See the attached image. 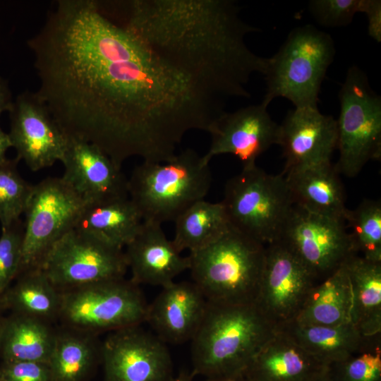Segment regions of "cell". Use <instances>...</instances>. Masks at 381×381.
<instances>
[{"label":"cell","mask_w":381,"mask_h":381,"mask_svg":"<svg viewBox=\"0 0 381 381\" xmlns=\"http://www.w3.org/2000/svg\"><path fill=\"white\" fill-rule=\"evenodd\" d=\"M294 205L344 222L348 213L339 172L331 162L282 173Z\"/></svg>","instance_id":"cell-22"},{"label":"cell","mask_w":381,"mask_h":381,"mask_svg":"<svg viewBox=\"0 0 381 381\" xmlns=\"http://www.w3.org/2000/svg\"><path fill=\"white\" fill-rule=\"evenodd\" d=\"M143 222L138 209L127 197L87 203L74 229L123 249L138 234Z\"/></svg>","instance_id":"cell-24"},{"label":"cell","mask_w":381,"mask_h":381,"mask_svg":"<svg viewBox=\"0 0 381 381\" xmlns=\"http://www.w3.org/2000/svg\"><path fill=\"white\" fill-rule=\"evenodd\" d=\"M364 4L365 0H310L308 8L321 26L338 28L349 25Z\"/></svg>","instance_id":"cell-35"},{"label":"cell","mask_w":381,"mask_h":381,"mask_svg":"<svg viewBox=\"0 0 381 381\" xmlns=\"http://www.w3.org/2000/svg\"><path fill=\"white\" fill-rule=\"evenodd\" d=\"M0 374L6 381H52L48 363L3 362Z\"/></svg>","instance_id":"cell-36"},{"label":"cell","mask_w":381,"mask_h":381,"mask_svg":"<svg viewBox=\"0 0 381 381\" xmlns=\"http://www.w3.org/2000/svg\"><path fill=\"white\" fill-rule=\"evenodd\" d=\"M96 348L91 339L80 333L56 334L49 361L52 381H82L92 369Z\"/></svg>","instance_id":"cell-30"},{"label":"cell","mask_w":381,"mask_h":381,"mask_svg":"<svg viewBox=\"0 0 381 381\" xmlns=\"http://www.w3.org/2000/svg\"><path fill=\"white\" fill-rule=\"evenodd\" d=\"M325 365L341 361L374 344L381 335H363L353 323L339 325H303L292 321L277 327Z\"/></svg>","instance_id":"cell-23"},{"label":"cell","mask_w":381,"mask_h":381,"mask_svg":"<svg viewBox=\"0 0 381 381\" xmlns=\"http://www.w3.org/2000/svg\"><path fill=\"white\" fill-rule=\"evenodd\" d=\"M345 265L352 291V322L365 337L381 335V262L354 254Z\"/></svg>","instance_id":"cell-26"},{"label":"cell","mask_w":381,"mask_h":381,"mask_svg":"<svg viewBox=\"0 0 381 381\" xmlns=\"http://www.w3.org/2000/svg\"><path fill=\"white\" fill-rule=\"evenodd\" d=\"M8 113V134L19 161L37 171L62 160L68 137L36 92L26 90L19 94Z\"/></svg>","instance_id":"cell-14"},{"label":"cell","mask_w":381,"mask_h":381,"mask_svg":"<svg viewBox=\"0 0 381 381\" xmlns=\"http://www.w3.org/2000/svg\"><path fill=\"white\" fill-rule=\"evenodd\" d=\"M19 160L7 159L0 164V223L6 228L20 219L33 185L19 174Z\"/></svg>","instance_id":"cell-32"},{"label":"cell","mask_w":381,"mask_h":381,"mask_svg":"<svg viewBox=\"0 0 381 381\" xmlns=\"http://www.w3.org/2000/svg\"><path fill=\"white\" fill-rule=\"evenodd\" d=\"M0 381H6L0 374Z\"/></svg>","instance_id":"cell-44"},{"label":"cell","mask_w":381,"mask_h":381,"mask_svg":"<svg viewBox=\"0 0 381 381\" xmlns=\"http://www.w3.org/2000/svg\"><path fill=\"white\" fill-rule=\"evenodd\" d=\"M212 183L208 164L192 149L164 162L143 161L128 179V197L143 220L162 224L205 199Z\"/></svg>","instance_id":"cell-5"},{"label":"cell","mask_w":381,"mask_h":381,"mask_svg":"<svg viewBox=\"0 0 381 381\" xmlns=\"http://www.w3.org/2000/svg\"><path fill=\"white\" fill-rule=\"evenodd\" d=\"M332 381H381V342L327 365Z\"/></svg>","instance_id":"cell-33"},{"label":"cell","mask_w":381,"mask_h":381,"mask_svg":"<svg viewBox=\"0 0 381 381\" xmlns=\"http://www.w3.org/2000/svg\"><path fill=\"white\" fill-rule=\"evenodd\" d=\"M275 330L255 302L229 305L207 301L190 341L193 373L210 378L244 373Z\"/></svg>","instance_id":"cell-3"},{"label":"cell","mask_w":381,"mask_h":381,"mask_svg":"<svg viewBox=\"0 0 381 381\" xmlns=\"http://www.w3.org/2000/svg\"><path fill=\"white\" fill-rule=\"evenodd\" d=\"M39 267L59 290L124 277L122 248L73 229L49 250Z\"/></svg>","instance_id":"cell-11"},{"label":"cell","mask_w":381,"mask_h":381,"mask_svg":"<svg viewBox=\"0 0 381 381\" xmlns=\"http://www.w3.org/2000/svg\"><path fill=\"white\" fill-rule=\"evenodd\" d=\"M327 366L276 328L244 371L250 381H310Z\"/></svg>","instance_id":"cell-21"},{"label":"cell","mask_w":381,"mask_h":381,"mask_svg":"<svg viewBox=\"0 0 381 381\" xmlns=\"http://www.w3.org/2000/svg\"><path fill=\"white\" fill-rule=\"evenodd\" d=\"M36 92L68 138L120 168L132 157L164 162L205 126L210 97L109 18L96 0H58L28 41Z\"/></svg>","instance_id":"cell-1"},{"label":"cell","mask_w":381,"mask_h":381,"mask_svg":"<svg viewBox=\"0 0 381 381\" xmlns=\"http://www.w3.org/2000/svg\"><path fill=\"white\" fill-rule=\"evenodd\" d=\"M10 147H12V143L9 134L3 130L0 125V164L8 159L6 152Z\"/></svg>","instance_id":"cell-39"},{"label":"cell","mask_w":381,"mask_h":381,"mask_svg":"<svg viewBox=\"0 0 381 381\" xmlns=\"http://www.w3.org/2000/svg\"><path fill=\"white\" fill-rule=\"evenodd\" d=\"M24 225L21 219L2 228L0 236V296L20 272Z\"/></svg>","instance_id":"cell-34"},{"label":"cell","mask_w":381,"mask_h":381,"mask_svg":"<svg viewBox=\"0 0 381 381\" xmlns=\"http://www.w3.org/2000/svg\"><path fill=\"white\" fill-rule=\"evenodd\" d=\"M265 250L266 246L231 226L212 243L189 253L192 282L210 303H254Z\"/></svg>","instance_id":"cell-4"},{"label":"cell","mask_w":381,"mask_h":381,"mask_svg":"<svg viewBox=\"0 0 381 381\" xmlns=\"http://www.w3.org/2000/svg\"><path fill=\"white\" fill-rule=\"evenodd\" d=\"M279 129V124L262 102L234 112L225 111L208 131L211 143L202 159L209 164L217 155L231 154L241 161L243 167L255 165L260 155L277 144Z\"/></svg>","instance_id":"cell-16"},{"label":"cell","mask_w":381,"mask_h":381,"mask_svg":"<svg viewBox=\"0 0 381 381\" xmlns=\"http://www.w3.org/2000/svg\"><path fill=\"white\" fill-rule=\"evenodd\" d=\"M174 222L175 233L171 241L180 252L200 250L217 241L231 227L222 203L205 199L190 205Z\"/></svg>","instance_id":"cell-29"},{"label":"cell","mask_w":381,"mask_h":381,"mask_svg":"<svg viewBox=\"0 0 381 381\" xmlns=\"http://www.w3.org/2000/svg\"><path fill=\"white\" fill-rule=\"evenodd\" d=\"M339 158L334 166L339 174L354 177L370 160H380L381 97L370 87L365 73L352 66L339 92Z\"/></svg>","instance_id":"cell-8"},{"label":"cell","mask_w":381,"mask_h":381,"mask_svg":"<svg viewBox=\"0 0 381 381\" xmlns=\"http://www.w3.org/2000/svg\"><path fill=\"white\" fill-rule=\"evenodd\" d=\"M277 145L285 159L284 173L331 162L337 148V120L318 108H294L279 124Z\"/></svg>","instance_id":"cell-17"},{"label":"cell","mask_w":381,"mask_h":381,"mask_svg":"<svg viewBox=\"0 0 381 381\" xmlns=\"http://www.w3.org/2000/svg\"><path fill=\"white\" fill-rule=\"evenodd\" d=\"M131 280L138 284L164 287L189 269V259L183 256L162 224L143 221L140 231L124 251Z\"/></svg>","instance_id":"cell-20"},{"label":"cell","mask_w":381,"mask_h":381,"mask_svg":"<svg viewBox=\"0 0 381 381\" xmlns=\"http://www.w3.org/2000/svg\"><path fill=\"white\" fill-rule=\"evenodd\" d=\"M221 202L234 229L265 246L278 241L294 207L284 175L256 164L226 181Z\"/></svg>","instance_id":"cell-7"},{"label":"cell","mask_w":381,"mask_h":381,"mask_svg":"<svg viewBox=\"0 0 381 381\" xmlns=\"http://www.w3.org/2000/svg\"><path fill=\"white\" fill-rule=\"evenodd\" d=\"M106 381H172L167 344L140 325L115 331L101 347Z\"/></svg>","instance_id":"cell-13"},{"label":"cell","mask_w":381,"mask_h":381,"mask_svg":"<svg viewBox=\"0 0 381 381\" xmlns=\"http://www.w3.org/2000/svg\"><path fill=\"white\" fill-rule=\"evenodd\" d=\"M363 13L368 20V32L377 42H381V1L365 0Z\"/></svg>","instance_id":"cell-37"},{"label":"cell","mask_w":381,"mask_h":381,"mask_svg":"<svg viewBox=\"0 0 381 381\" xmlns=\"http://www.w3.org/2000/svg\"><path fill=\"white\" fill-rule=\"evenodd\" d=\"M346 226L357 254L381 262V202L365 199L354 210H348Z\"/></svg>","instance_id":"cell-31"},{"label":"cell","mask_w":381,"mask_h":381,"mask_svg":"<svg viewBox=\"0 0 381 381\" xmlns=\"http://www.w3.org/2000/svg\"><path fill=\"white\" fill-rule=\"evenodd\" d=\"M13 102V99L8 83L0 76V115L4 111H8Z\"/></svg>","instance_id":"cell-38"},{"label":"cell","mask_w":381,"mask_h":381,"mask_svg":"<svg viewBox=\"0 0 381 381\" xmlns=\"http://www.w3.org/2000/svg\"><path fill=\"white\" fill-rule=\"evenodd\" d=\"M87 204L62 177H47L33 185L23 212L24 236L19 274L39 266L52 246L74 229Z\"/></svg>","instance_id":"cell-10"},{"label":"cell","mask_w":381,"mask_h":381,"mask_svg":"<svg viewBox=\"0 0 381 381\" xmlns=\"http://www.w3.org/2000/svg\"><path fill=\"white\" fill-rule=\"evenodd\" d=\"M326 370L323 373L311 380L310 381H332L328 377Z\"/></svg>","instance_id":"cell-42"},{"label":"cell","mask_w":381,"mask_h":381,"mask_svg":"<svg viewBox=\"0 0 381 381\" xmlns=\"http://www.w3.org/2000/svg\"><path fill=\"white\" fill-rule=\"evenodd\" d=\"M61 291L59 315L80 332L115 331L145 322L148 303L124 277Z\"/></svg>","instance_id":"cell-9"},{"label":"cell","mask_w":381,"mask_h":381,"mask_svg":"<svg viewBox=\"0 0 381 381\" xmlns=\"http://www.w3.org/2000/svg\"><path fill=\"white\" fill-rule=\"evenodd\" d=\"M318 283L281 243L266 246L255 303L277 327L296 320Z\"/></svg>","instance_id":"cell-15"},{"label":"cell","mask_w":381,"mask_h":381,"mask_svg":"<svg viewBox=\"0 0 381 381\" xmlns=\"http://www.w3.org/2000/svg\"><path fill=\"white\" fill-rule=\"evenodd\" d=\"M277 241L299 260L317 283L357 254L344 222L294 205Z\"/></svg>","instance_id":"cell-12"},{"label":"cell","mask_w":381,"mask_h":381,"mask_svg":"<svg viewBox=\"0 0 381 381\" xmlns=\"http://www.w3.org/2000/svg\"><path fill=\"white\" fill-rule=\"evenodd\" d=\"M62 179L87 203L128 197V179L96 145L68 138Z\"/></svg>","instance_id":"cell-18"},{"label":"cell","mask_w":381,"mask_h":381,"mask_svg":"<svg viewBox=\"0 0 381 381\" xmlns=\"http://www.w3.org/2000/svg\"><path fill=\"white\" fill-rule=\"evenodd\" d=\"M335 53L329 34L312 25L293 29L268 58L262 103L268 107L274 99L284 97L295 108H318L321 85Z\"/></svg>","instance_id":"cell-6"},{"label":"cell","mask_w":381,"mask_h":381,"mask_svg":"<svg viewBox=\"0 0 381 381\" xmlns=\"http://www.w3.org/2000/svg\"><path fill=\"white\" fill-rule=\"evenodd\" d=\"M102 11L161 60L223 100L250 97L246 86L265 75L268 58L247 46L259 29L231 0L99 1Z\"/></svg>","instance_id":"cell-2"},{"label":"cell","mask_w":381,"mask_h":381,"mask_svg":"<svg viewBox=\"0 0 381 381\" xmlns=\"http://www.w3.org/2000/svg\"><path fill=\"white\" fill-rule=\"evenodd\" d=\"M16 279L1 296L4 310L47 322L59 317L61 291L39 267L24 270Z\"/></svg>","instance_id":"cell-28"},{"label":"cell","mask_w":381,"mask_h":381,"mask_svg":"<svg viewBox=\"0 0 381 381\" xmlns=\"http://www.w3.org/2000/svg\"><path fill=\"white\" fill-rule=\"evenodd\" d=\"M3 310H4V308H3V306H2V304H1V296H0V325H1V320H2L3 318H4V317L1 316V313H2Z\"/></svg>","instance_id":"cell-43"},{"label":"cell","mask_w":381,"mask_h":381,"mask_svg":"<svg viewBox=\"0 0 381 381\" xmlns=\"http://www.w3.org/2000/svg\"><path fill=\"white\" fill-rule=\"evenodd\" d=\"M207 306V300L193 282H174L148 304L145 322L164 343L181 344L191 341Z\"/></svg>","instance_id":"cell-19"},{"label":"cell","mask_w":381,"mask_h":381,"mask_svg":"<svg viewBox=\"0 0 381 381\" xmlns=\"http://www.w3.org/2000/svg\"><path fill=\"white\" fill-rule=\"evenodd\" d=\"M55 339L47 322L11 313L0 325V356L3 362L49 363Z\"/></svg>","instance_id":"cell-25"},{"label":"cell","mask_w":381,"mask_h":381,"mask_svg":"<svg viewBox=\"0 0 381 381\" xmlns=\"http://www.w3.org/2000/svg\"><path fill=\"white\" fill-rule=\"evenodd\" d=\"M194 376L193 372L183 370L172 381H193Z\"/></svg>","instance_id":"cell-41"},{"label":"cell","mask_w":381,"mask_h":381,"mask_svg":"<svg viewBox=\"0 0 381 381\" xmlns=\"http://www.w3.org/2000/svg\"><path fill=\"white\" fill-rule=\"evenodd\" d=\"M205 381H250L244 373L231 375L206 378Z\"/></svg>","instance_id":"cell-40"},{"label":"cell","mask_w":381,"mask_h":381,"mask_svg":"<svg viewBox=\"0 0 381 381\" xmlns=\"http://www.w3.org/2000/svg\"><path fill=\"white\" fill-rule=\"evenodd\" d=\"M352 308L351 285L344 263L314 286L294 321L303 325L347 324L352 322Z\"/></svg>","instance_id":"cell-27"}]
</instances>
